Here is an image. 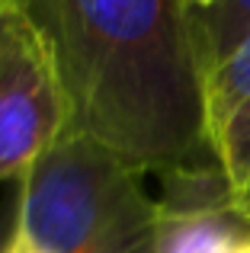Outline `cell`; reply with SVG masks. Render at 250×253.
<instances>
[{
  "label": "cell",
  "instance_id": "6da1fadb",
  "mask_svg": "<svg viewBox=\"0 0 250 253\" xmlns=\"http://www.w3.org/2000/svg\"><path fill=\"white\" fill-rule=\"evenodd\" d=\"M29 10L55 42L68 131L100 138L161 179L215 167L186 0H29Z\"/></svg>",
  "mask_w": 250,
  "mask_h": 253
},
{
  "label": "cell",
  "instance_id": "7a4b0ae2",
  "mask_svg": "<svg viewBox=\"0 0 250 253\" xmlns=\"http://www.w3.org/2000/svg\"><path fill=\"white\" fill-rule=\"evenodd\" d=\"M148 173L87 131H64L19 179L16 228L48 253H154Z\"/></svg>",
  "mask_w": 250,
  "mask_h": 253
},
{
  "label": "cell",
  "instance_id": "3957f363",
  "mask_svg": "<svg viewBox=\"0 0 250 253\" xmlns=\"http://www.w3.org/2000/svg\"><path fill=\"white\" fill-rule=\"evenodd\" d=\"M71 128L58 51L29 3L0 10V179L26 170Z\"/></svg>",
  "mask_w": 250,
  "mask_h": 253
},
{
  "label": "cell",
  "instance_id": "277c9868",
  "mask_svg": "<svg viewBox=\"0 0 250 253\" xmlns=\"http://www.w3.org/2000/svg\"><path fill=\"white\" fill-rule=\"evenodd\" d=\"M206 135L228 202L250 224V32L206 77Z\"/></svg>",
  "mask_w": 250,
  "mask_h": 253
},
{
  "label": "cell",
  "instance_id": "5b68a950",
  "mask_svg": "<svg viewBox=\"0 0 250 253\" xmlns=\"http://www.w3.org/2000/svg\"><path fill=\"white\" fill-rule=\"evenodd\" d=\"M244 228L247 221L234 215L225 179L215 167L164 176L154 253H225Z\"/></svg>",
  "mask_w": 250,
  "mask_h": 253
},
{
  "label": "cell",
  "instance_id": "8992f818",
  "mask_svg": "<svg viewBox=\"0 0 250 253\" xmlns=\"http://www.w3.org/2000/svg\"><path fill=\"white\" fill-rule=\"evenodd\" d=\"M250 32V0H215L208 10L193 13V39L202 77H208Z\"/></svg>",
  "mask_w": 250,
  "mask_h": 253
},
{
  "label": "cell",
  "instance_id": "52a82bcc",
  "mask_svg": "<svg viewBox=\"0 0 250 253\" xmlns=\"http://www.w3.org/2000/svg\"><path fill=\"white\" fill-rule=\"evenodd\" d=\"M3 253H48L42 247V244H36L26 231H19L16 224H13V234L6 237V244H3Z\"/></svg>",
  "mask_w": 250,
  "mask_h": 253
},
{
  "label": "cell",
  "instance_id": "ba28073f",
  "mask_svg": "<svg viewBox=\"0 0 250 253\" xmlns=\"http://www.w3.org/2000/svg\"><path fill=\"white\" fill-rule=\"evenodd\" d=\"M225 253H250V224H247L244 231H241L238 237H234L231 244H228V247H225Z\"/></svg>",
  "mask_w": 250,
  "mask_h": 253
},
{
  "label": "cell",
  "instance_id": "9c48e42d",
  "mask_svg": "<svg viewBox=\"0 0 250 253\" xmlns=\"http://www.w3.org/2000/svg\"><path fill=\"white\" fill-rule=\"evenodd\" d=\"M186 3H189V10H193V13H199V10H208L215 0H186Z\"/></svg>",
  "mask_w": 250,
  "mask_h": 253
},
{
  "label": "cell",
  "instance_id": "30bf717a",
  "mask_svg": "<svg viewBox=\"0 0 250 253\" xmlns=\"http://www.w3.org/2000/svg\"><path fill=\"white\" fill-rule=\"evenodd\" d=\"M19 3H29V0H0V10H6V6H19Z\"/></svg>",
  "mask_w": 250,
  "mask_h": 253
}]
</instances>
